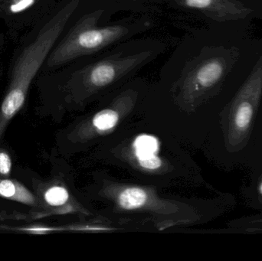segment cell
I'll return each mask as SVG.
<instances>
[{
	"label": "cell",
	"instance_id": "cell-1",
	"mask_svg": "<svg viewBox=\"0 0 262 261\" xmlns=\"http://www.w3.org/2000/svg\"><path fill=\"white\" fill-rule=\"evenodd\" d=\"M80 3L81 0H72L58 11L18 58L9 89L0 107V139L9 123L24 105L32 80Z\"/></svg>",
	"mask_w": 262,
	"mask_h": 261
},
{
	"label": "cell",
	"instance_id": "cell-2",
	"mask_svg": "<svg viewBox=\"0 0 262 261\" xmlns=\"http://www.w3.org/2000/svg\"><path fill=\"white\" fill-rule=\"evenodd\" d=\"M104 12V9H98L81 17L49 55L48 65H61L99 52L129 33L125 26L98 27Z\"/></svg>",
	"mask_w": 262,
	"mask_h": 261
},
{
	"label": "cell",
	"instance_id": "cell-3",
	"mask_svg": "<svg viewBox=\"0 0 262 261\" xmlns=\"http://www.w3.org/2000/svg\"><path fill=\"white\" fill-rule=\"evenodd\" d=\"M241 56L237 47L206 48L184 67L186 90L200 97L218 91Z\"/></svg>",
	"mask_w": 262,
	"mask_h": 261
},
{
	"label": "cell",
	"instance_id": "cell-4",
	"mask_svg": "<svg viewBox=\"0 0 262 261\" xmlns=\"http://www.w3.org/2000/svg\"><path fill=\"white\" fill-rule=\"evenodd\" d=\"M262 95V54L226 107V139L232 150L243 149L250 137Z\"/></svg>",
	"mask_w": 262,
	"mask_h": 261
},
{
	"label": "cell",
	"instance_id": "cell-5",
	"mask_svg": "<svg viewBox=\"0 0 262 261\" xmlns=\"http://www.w3.org/2000/svg\"><path fill=\"white\" fill-rule=\"evenodd\" d=\"M150 52H142L128 56L114 55L78 70V76L87 87H107L132 72L150 57Z\"/></svg>",
	"mask_w": 262,
	"mask_h": 261
},
{
	"label": "cell",
	"instance_id": "cell-6",
	"mask_svg": "<svg viewBox=\"0 0 262 261\" xmlns=\"http://www.w3.org/2000/svg\"><path fill=\"white\" fill-rule=\"evenodd\" d=\"M182 7L195 9L206 17L218 21L246 19L253 12L251 8L238 0H174Z\"/></svg>",
	"mask_w": 262,
	"mask_h": 261
},
{
	"label": "cell",
	"instance_id": "cell-7",
	"mask_svg": "<svg viewBox=\"0 0 262 261\" xmlns=\"http://www.w3.org/2000/svg\"><path fill=\"white\" fill-rule=\"evenodd\" d=\"M0 197L29 206L37 205V199L27 188L13 179H0Z\"/></svg>",
	"mask_w": 262,
	"mask_h": 261
},
{
	"label": "cell",
	"instance_id": "cell-8",
	"mask_svg": "<svg viewBox=\"0 0 262 261\" xmlns=\"http://www.w3.org/2000/svg\"><path fill=\"white\" fill-rule=\"evenodd\" d=\"M147 194L140 188H128L121 192L118 198L120 206L126 210L141 208L146 204Z\"/></svg>",
	"mask_w": 262,
	"mask_h": 261
},
{
	"label": "cell",
	"instance_id": "cell-9",
	"mask_svg": "<svg viewBox=\"0 0 262 261\" xmlns=\"http://www.w3.org/2000/svg\"><path fill=\"white\" fill-rule=\"evenodd\" d=\"M134 148L137 159H143L155 155L159 148L158 141L154 136L141 135L134 141Z\"/></svg>",
	"mask_w": 262,
	"mask_h": 261
},
{
	"label": "cell",
	"instance_id": "cell-10",
	"mask_svg": "<svg viewBox=\"0 0 262 261\" xmlns=\"http://www.w3.org/2000/svg\"><path fill=\"white\" fill-rule=\"evenodd\" d=\"M118 113L115 110L107 109L95 115L94 118V125L101 131L114 128L118 121Z\"/></svg>",
	"mask_w": 262,
	"mask_h": 261
},
{
	"label": "cell",
	"instance_id": "cell-11",
	"mask_svg": "<svg viewBox=\"0 0 262 261\" xmlns=\"http://www.w3.org/2000/svg\"><path fill=\"white\" fill-rule=\"evenodd\" d=\"M69 197L67 190L61 186L50 187L43 194L45 202L50 206L64 205Z\"/></svg>",
	"mask_w": 262,
	"mask_h": 261
},
{
	"label": "cell",
	"instance_id": "cell-12",
	"mask_svg": "<svg viewBox=\"0 0 262 261\" xmlns=\"http://www.w3.org/2000/svg\"><path fill=\"white\" fill-rule=\"evenodd\" d=\"M12 159L6 150L0 149V176L9 177L12 170Z\"/></svg>",
	"mask_w": 262,
	"mask_h": 261
},
{
	"label": "cell",
	"instance_id": "cell-13",
	"mask_svg": "<svg viewBox=\"0 0 262 261\" xmlns=\"http://www.w3.org/2000/svg\"><path fill=\"white\" fill-rule=\"evenodd\" d=\"M138 161L142 167L147 169V170H157V169L160 168L162 165L161 159L157 157L156 155L143 158V159H138Z\"/></svg>",
	"mask_w": 262,
	"mask_h": 261
},
{
	"label": "cell",
	"instance_id": "cell-14",
	"mask_svg": "<svg viewBox=\"0 0 262 261\" xmlns=\"http://www.w3.org/2000/svg\"><path fill=\"white\" fill-rule=\"evenodd\" d=\"M10 6L11 11L13 12H21L25 10L35 3V0H12Z\"/></svg>",
	"mask_w": 262,
	"mask_h": 261
},
{
	"label": "cell",
	"instance_id": "cell-15",
	"mask_svg": "<svg viewBox=\"0 0 262 261\" xmlns=\"http://www.w3.org/2000/svg\"><path fill=\"white\" fill-rule=\"evenodd\" d=\"M257 193L262 197V176L260 178L258 184H257Z\"/></svg>",
	"mask_w": 262,
	"mask_h": 261
},
{
	"label": "cell",
	"instance_id": "cell-16",
	"mask_svg": "<svg viewBox=\"0 0 262 261\" xmlns=\"http://www.w3.org/2000/svg\"><path fill=\"white\" fill-rule=\"evenodd\" d=\"M23 217H25V216H7V215H1L0 214V221L1 220H4V219H11V218H12V219H13V218H15V219H16V218H18V219H23Z\"/></svg>",
	"mask_w": 262,
	"mask_h": 261
}]
</instances>
